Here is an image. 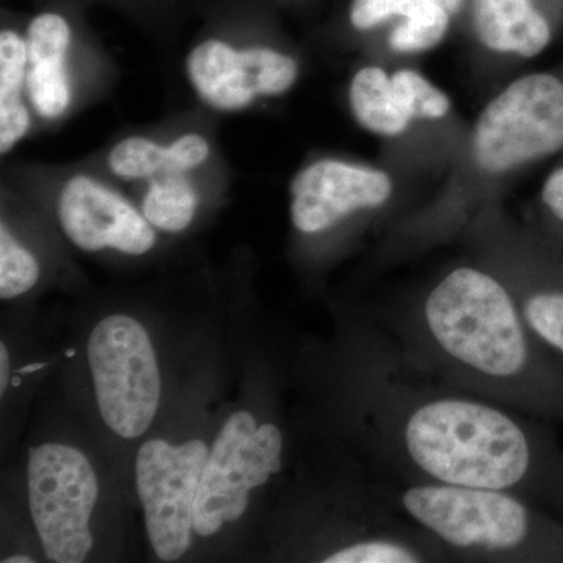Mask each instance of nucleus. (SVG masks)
<instances>
[{"label": "nucleus", "mask_w": 563, "mask_h": 563, "mask_svg": "<svg viewBox=\"0 0 563 563\" xmlns=\"http://www.w3.org/2000/svg\"><path fill=\"white\" fill-rule=\"evenodd\" d=\"M27 41L20 33H0V152L7 154L31 129V113L21 101L27 80Z\"/></svg>", "instance_id": "15"}, {"label": "nucleus", "mask_w": 563, "mask_h": 563, "mask_svg": "<svg viewBox=\"0 0 563 563\" xmlns=\"http://www.w3.org/2000/svg\"><path fill=\"white\" fill-rule=\"evenodd\" d=\"M198 201V191L187 174L163 173L150 179L143 214L154 228L177 233L191 224Z\"/></svg>", "instance_id": "16"}, {"label": "nucleus", "mask_w": 563, "mask_h": 563, "mask_svg": "<svg viewBox=\"0 0 563 563\" xmlns=\"http://www.w3.org/2000/svg\"><path fill=\"white\" fill-rule=\"evenodd\" d=\"M477 244L479 262L501 277L533 335L563 357V242L488 225Z\"/></svg>", "instance_id": "8"}, {"label": "nucleus", "mask_w": 563, "mask_h": 563, "mask_svg": "<svg viewBox=\"0 0 563 563\" xmlns=\"http://www.w3.org/2000/svg\"><path fill=\"white\" fill-rule=\"evenodd\" d=\"M169 173L187 174L209 158L210 144L199 133H187L168 146Z\"/></svg>", "instance_id": "23"}, {"label": "nucleus", "mask_w": 563, "mask_h": 563, "mask_svg": "<svg viewBox=\"0 0 563 563\" xmlns=\"http://www.w3.org/2000/svg\"><path fill=\"white\" fill-rule=\"evenodd\" d=\"M563 152V70L518 77L481 111L470 155L477 172L503 176Z\"/></svg>", "instance_id": "4"}, {"label": "nucleus", "mask_w": 563, "mask_h": 563, "mask_svg": "<svg viewBox=\"0 0 563 563\" xmlns=\"http://www.w3.org/2000/svg\"><path fill=\"white\" fill-rule=\"evenodd\" d=\"M369 487L453 562L563 563V521L515 493L366 474Z\"/></svg>", "instance_id": "3"}, {"label": "nucleus", "mask_w": 563, "mask_h": 563, "mask_svg": "<svg viewBox=\"0 0 563 563\" xmlns=\"http://www.w3.org/2000/svg\"><path fill=\"white\" fill-rule=\"evenodd\" d=\"M187 73L192 88L213 109L240 111L258 98L243 49L225 41L199 43L188 55Z\"/></svg>", "instance_id": "13"}, {"label": "nucleus", "mask_w": 563, "mask_h": 563, "mask_svg": "<svg viewBox=\"0 0 563 563\" xmlns=\"http://www.w3.org/2000/svg\"><path fill=\"white\" fill-rule=\"evenodd\" d=\"M433 2L442 5L443 9L453 16V14L457 13L459 9H461L463 0H433Z\"/></svg>", "instance_id": "26"}, {"label": "nucleus", "mask_w": 563, "mask_h": 563, "mask_svg": "<svg viewBox=\"0 0 563 563\" xmlns=\"http://www.w3.org/2000/svg\"><path fill=\"white\" fill-rule=\"evenodd\" d=\"M474 32L488 51L533 58L554 38V25L533 0H474Z\"/></svg>", "instance_id": "12"}, {"label": "nucleus", "mask_w": 563, "mask_h": 563, "mask_svg": "<svg viewBox=\"0 0 563 563\" xmlns=\"http://www.w3.org/2000/svg\"><path fill=\"white\" fill-rule=\"evenodd\" d=\"M350 106L361 128L385 139L401 136L413 122L399 102L390 74L379 66H365L354 74Z\"/></svg>", "instance_id": "14"}, {"label": "nucleus", "mask_w": 563, "mask_h": 563, "mask_svg": "<svg viewBox=\"0 0 563 563\" xmlns=\"http://www.w3.org/2000/svg\"><path fill=\"white\" fill-rule=\"evenodd\" d=\"M352 357L366 474L510 492L563 520V450L548 421L418 368L376 320L355 331Z\"/></svg>", "instance_id": "1"}, {"label": "nucleus", "mask_w": 563, "mask_h": 563, "mask_svg": "<svg viewBox=\"0 0 563 563\" xmlns=\"http://www.w3.org/2000/svg\"><path fill=\"white\" fill-rule=\"evenodd\" d=\"M58 220L81 251L143 255L155 244L154 225L128 199L88 176H74L58 196Z\"/></svg>", "instance_id": "11"}, {"label": "nucleus", "mask_w": 563, "mask_h": 563, "mask_svg": "<svg viewBox=\"0 0 563 563\" xmlns=\"http://www.w3.org/2000/svg\"><path fill=\"white\" fill-rule=\"evenodd\" d=\"M376 321L407 361L517 412L563 422V357L544 346L501 277L462 263Z\"/></svg>", "instance_id": "2"}, {"label": "nucleus", "mask_w": 563, "mask_h": 563, "mask_svg": "<svg viewBox=\"0 0 563 563\" xmlns=\"http://www.w3.org/2000/svg\"><path fill=\"white\" fill-rule=\"evenodd\" d=\"M393 192L395 184L387 173L325 158L292 177L291 222L296 231L317 235L354 214L384 209Z\"/></svg>", "instance_id": "10"}, {"label": "nucleus", "mask_w": 563, "mask_h": 563, "mask_svg": "<svg viewBox=\"0 0 563 563\" xmlns=\"http://www.w3.org/2000/svg\"><path fill=\"white\" fill-rule=\"evenodd\" d=\"M391 80L399 102L412 121L444 120L453 109L450 96L418 70H396Z\"/></svg>", "instance_id": "19"}, {"label": "nucleus", "mask_w": 563, "mask_h": 563, "mask_svg": "<svg viewBox=\"0 0 563 563\" xmlns=\"http://www.w3.org/2000/svg\"><path fill=\"white\" fill-rule=\"evenodd\" d=\"M209 450L201 440L172 444L150 440L136 455V487L147 536L157 558L187 553L195 531V503Z\"/></svg>", "instance_id": "9"}, {"label": "nucleus", "mask_w": 563, "mask_h": 563, "mask_svg": "<svg viewBox=\"0 0 563 563\" xmlns=\"http://www.w3.org/2000/svg\"><path fill=\"white\" fill-rule=\"evenodd\" d=\"M402 22L390 33L396 54H421L439 46L450 29L451 14L433 0H401Z\"/></svg>", "instance_id": "17"}, {"label": "nucleus", "mask_w": 563, "mask_h": 563, "mask_svg": "<svg viewBox=\"0 0 563 563\" xmlns=\"http://www.w3.org/2000/svg\"><path fill=\"white\" fill-rule=\"evenodd\" d=\"M543 229L540 231L563 242V163L554 169L540 190Z\"/></svg>", "instance_id": "22"}, {"label": "nucleus", "mask_w": 563, "mask_h": 563, "mask_svg": "<svg viewBox=\"0 0 563 563\" xmlns=\"http://www.w3.org/2000/svg\"><path fill=\"white\" fill-rule=\"evenodd\" d=\"M401 0H352L350 21L352 27L366 32L391 18L399 16Z\"/></svg>", "instance_id": "24"}, {"label": "nucleus", "mask_w": 563, "mask_h": 563, "mask_svg": "<svg viewBox=\"0 0 563 563\" xmlns=\"http://www.w3.org/2000/svg\"><path fill=\"white\" fill-rule=\"evenodd\" d=\"M66 62L29 63L25 90L33 110L44 120H57L70 103Z\"/></svg>", "instance_id": "18"}, {"label": "nucleus", "mask_w": 563, "mask_h": 563, "mask_svg": "<svg viewBox=\"0 0 563 563\" xmlns=\"http://www.w3.org/2000/svg\"><path fill=\"white\" fill-rule=\"evenodd\" d=\"M285 439L274 422L257 424L250 412L233 413L222 426L203 466L195 503V532L214 536L240 520L251 493L284 470Z\"/></svg>", "instance_id": "5"}, {"label": "nucleus", "mask_w": 563, "mask_h": 563, "mask_svg": "<svg viewBox=\"0 0 563 563\" xmlns=\"http://www.w3.org/2000/svg\"><path fill=\"white\" fill-rule=\"evenodd\" d=\"M32 558H27V555H13V558L5 559L3 563H33Z\"/></svg>", "instance_id": "27"}, {"label": "nucleus", "mask_w": 563, "mask_h": 563, "mask_svg": "<svg viewBox=\"0 0 563 563\" xmlns=\"http://www.w3.org/2000/svg\"><path fill=\"white\" fill-rule=\"evenodd\" d=\"M109 168L122 179H152L158 174L169 173L168 146L143 136L122 140L110 151Z\"/></svg>", "instance_id": "20"}, {"label": "nucleus", "mask_w": 563, "mask_h": 563, "mask_svg": "<svg viewBox=\"0 0 563 563\" xmlns=\"http://www.w3.org/2000/svg\"><path fill=\"white\" fill-rule=\"evenodd\" d=\"M10 357L5 344H0V391L5 393L9 385Z\"/></svg>", "instance_id": "25"}, {"label": "nucleus", "mask_w": 563, "mask_h": 563, "mask_svg": "<svg viewBox=\"0 0 563 563\" xmlns=\"http://www.w3.org/2000/svg\"><path fill=\"white\" fill-rule=\"evenodd\" d=\"M98 493V477L81 451L62 443L32 448L29 503L49 561L80 563L90 553V518Z\"/></svg>", "instance_id": "7"}, {"label": "nucleus", "mask_w": 563, "mask_h": 563, "mask_svg": "<svg viewBox=\"0 0 563 563\" xmlns=\"http://www.w3.org/2000/svg\"><path fill=\"white\" fill-rule=\"evenodd\" d=\"M88 361L102 420L124 439L150 429L161 404V372L146 329L111 314L92 329Z\"/></svg>", "instance_id": "6"}, {"label": "nucleus", "mask_w": 563, "mask_h": 563, "mask_svg": "<svg viewBox=\"0 0 563 563\" xmlns=\"http://www.w3.org/2000/svg\"><path fill=\"white\" fill-rule=\"evenodd\" d=\"M40 265L35 255L14 239L2 222L0 228V298L13 299L35 287Z\"/></svg>", "instance_id": "21"}]
</instances>
